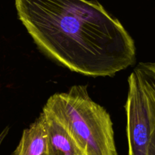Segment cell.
Masks as SVG:
<instances>
[{"mask_svg": "<svg viewBox=\"0 0 155 155\" xmlns=\"http://www.w3.org/2000/svg\"><path fill=\"white\" fill-rule=\"evenodd\" d=\"M15 5L39 48L72 71L112 77L136 62L132 36L96 0H15Z\"/></svg>", "mask_w": 155, "mask_h": 155, "instance_id": "cell-1", "label": "cell"}, {"mask_svg": "<svg viewBox=\"0 0 155 155\" xmlns=\"http://www.w3.org/2000/svg\"><path fill=\"white\" fill-rule=\"evenodd\" d=\"M45 155H46V154H45Z\"/></svg>", "mask_w": 155, "mask_h": 155, "instance_id": "cell-7", "label": "cell"}, {"mask_svg": "<svg viewBox=\"0 0 155 155\" xmlns=\"http://www.w3.org/2000/svg\"><path fill=\"white\" fill-rule=\"evenodd\" d=\"M42 111L62 125L83 155H117L110 115L91 99L86 86L51 96Z\"/></svg>", "mask_w": 155, "mask_h": 155, "instance_id": "cell-2", "label": "cell"}, {"mask_svg": "<svg viewBox=\"0 0 155 155\" xmlns=\"http://www.w3.org/2000/svg\"><path fill=\"white\" fill-rule=\"evenodd\" d=\"M42 112L47 132L46 155H83L62 125L48 113Z\"/></svg>", "mask_w": 155, "mask_h": 155, "instance_id": "cell-4", "label": "cell"}, {"mask_svg": "<svg viewBox=\"0 0 155 155\" xmlns=\"http://www.w3.org/2000/svg\"><path fill=\"white\" fill-rule=\"evenodd\" d=\"M47 153V132L43 112L24 129L13 155H45Z\"/></svg>", "mask_w": 155, "mask_h": 155, "instance_id": "cell-5", "label": "cell"}, {"mask_svg": "<svg viewBox=\"0 0 155 155\" xmlns=\"http://www.w3.org/2000/svg\"><path fill=\"white\" fill-rule=\"evenodd\" d=\"M148 99L151 120V136L148 155H155V62H141L134 69Z\"/></svg>", "mask_w": 155, "mask_h": 155, "instance_id": "cell-6", "label": "cell"}, {"mask_svg": "<svg viewBox=\"0 0 155 155\" xmlns=\"http://www.w3.org/2000/svg\"><path fill=\"white\" fill-rule=\"evenodd\" d=\"M128 83L126 111L129 155H148L151 132L148 99L134 71L129 77Z\"/></svg>", "mask_w": 155, "mask_h": 155, "instance_id": "cell-3", "label": "cell"}]
</instances>
